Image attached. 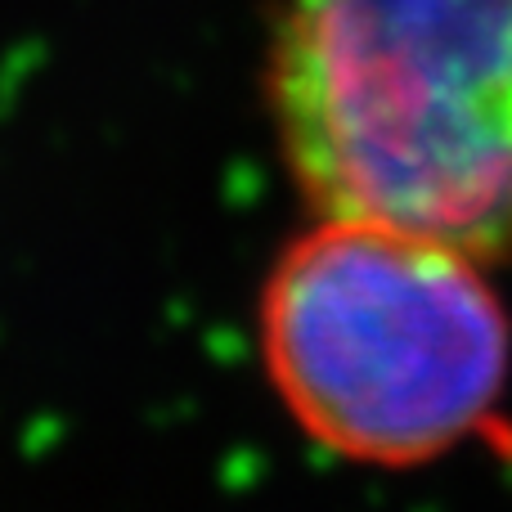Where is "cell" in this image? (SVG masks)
I'll list each match as a JSON object with an SVG mask.
<instances>
[{"label":"cell","mask_w":512,"mask_h":512,"mask_svg":"<svg viewBox=\"0 0 512 512\" xmlns=\"http://www.w3.org/2000/svg\"><path fill=\"white\" fill-rule=\"evenodd\" d=\"M265 104L315 216L512 265V0H283Z\"/></svg>","instance_id":"obj_1"},{"label":"cell","mask_w":512,"mask_h":512,"mask_svg":"<svg viewBox=\"0 0 512 512\" xmlns=\"http://www.w3.org/2000/svg\"><path fill=\"white\" fill-rule=\"evenodd\" d=\"M486 270L391 225L315 216L256 301L261 364L292 427L387 472L477 436L512 373V324Z\"/></svg>","instance_id":"obj_2"}]
</instances>
